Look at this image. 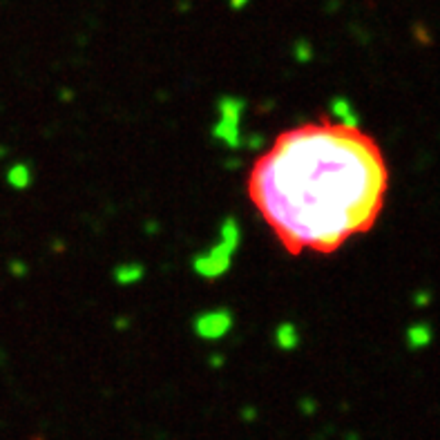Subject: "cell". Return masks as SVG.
<instances>
[{
  "instance_id": "obj_1",
  "label": "cell",
  "mask_w": 440,
  "mask_h": 440,
  "mask_svg": "<svg viewBox=\"0 0 440 440\" xmlns=\"http://www.w3.org/2000/svg\"><path fill=\"white\" fill-rule=\"evenodd\" d=\"M387 190L382 150L353 123L286 130L248 175L250 201L291 255H329L371 230Z\"/></svg>"
},
{
  "instance_id": "obj_2",
  "label": "cell",
  "mask_w": 440,
  "mask_h": 440,
  "mask_svg": "<svg viewBox=\"0 0 440 440\" xmlns=\"http://www.w3.org/2000/svg\"><path fill=\"white\" fill-rule=\"evenodd\" d=\"M228 327H230V319L226 315H206V317H201L197 324V329L206 337H219Z\"/></svg>"
}]
</instances>
